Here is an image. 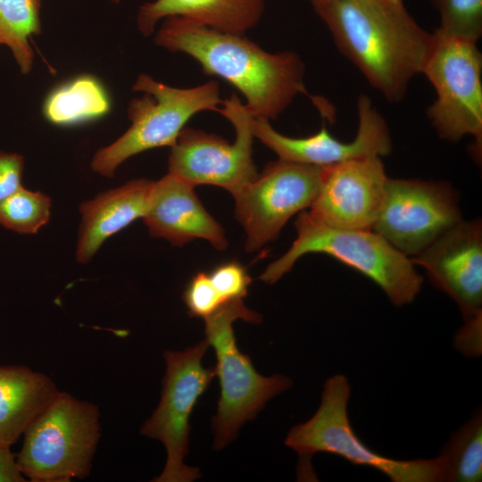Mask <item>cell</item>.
<instances>
[{
	"instance_id": "obj_1",
	"label": "cell",
	"mask_w": 482,
	"mask_h": 482,
	"mask_svg": "<svg viewBox=\"0 0 482 482\" xmlns=\"http://www.w3.org/2000/svg\"><path fill=\"white\" fill-rule=\"evenodd\" d=\"M340 53L385 98L399 102L421 74L434 42L403 2L308 0Z\"/></svg>"
},
{
	"instance_id": "obj_2",
	"label": "cell",
	"mask_w": 482,
	"mask_h": 482,
	"mask_svg": "<svg viewBox=\"0 0 482 482\" xmlns=\"http://www.w3.org/2000/svg\"><path fill=\"white\" fill-rule=\"evenodd\" d=\"M154 43L195 60L209 76L223 79L245 99L253 118L277 119L304 86L305 65L293 51L270 53L245 35L225 33L181 16H170Z\"/></svg>"
},
{
	"instance_id": "obj_3",
	"label": "cell",
	"mask_w": 482,
	"mask_h": 482,
	"mask_svg": "<svg viewBox=\"0 0 482 482\" xmlns=\"http://www.w3.org/2000/svg\"><path fill=\"white\" fill-rule=\"evenodd\" d=\"M295 226L297 237L290 248L260 276L265 283L277 282L302 256L321 253L369 278L397 307L411 303L420 293L423 278L411 258L372 229L331 227L304 211Z\"/></svg>"
},
{
	"instance_id": "obj_4",
	"label": "cell",
	"mask_w": 482,
	"mask_h": 482,
	"mask_svg": "<svg viewBox=\"0 0 482 482\" xmlns=\"http://www.w3.org/2000/svg\"><path fill=\"white\" fill-rule=\"evenodd\" d=\"M259 323L262 317L248 309L243 300L231 301L204 318L205 336L216 353L215 374L220 381V398L212 418L213 449L221 450L237 436L247 420H253L266 403L292 386L283 375H260L248 355L237 345L233 323L237 320Z\"/></svg>"
},
{
	"instance_id": "obj_5",
	"label": "cell",
	"mask_w": 482,
	"mask_h": 482,
	"mask_svg": "<svg viewBox=\"0 0 482 482\" xmlns=\"http://www.w3.org/2000/svg\"><path fill=\"white\" fill-rule=\"evenodd\" d=\"M351 387L342 374L328 378L317 411L305 422L294 426L285 444L300 459V474L308 478L307 466L317 453L342 457L354 465L368 466L387 476L393 482H444L442 459L396 460L376 453L355 434L347 406Z\"/></svg>"
},
{
	"instance_id": "obj_6",
	"label": "cell",
	"mask_w": 482,
	"mask_h": 482,
	"mask_svg": "<svg viewBox=\"0 0 482 482\" xmlns=\"http://www.w3.org/2000/svg\"><path fill=\"white\" fill-rule=\"evenodd\" d=\"M132 90L144 96L132 99L128 106L129 128L97 150L91 160V169L104 177H113L118 167L131 156L153 148L171 147L195 114L217 112L222 102L216 81L180 88L140 74Z\"/></svg>"
},
{
	"instance_id": "obj_7",
	"label": "cell",
	"mask_w": 482,
	"mask_h": 482,
	"mask_svg": "<svg viewBox=\"0 0 482 482\" xmlns=\"http://www.w3.org/2000/svg\"><path fill=\"white\" fill-rule=\"evenodd\" d=\"M98 407L59 392L23 434L16 459L32 482H69L90 474L101 436Z\"/></svg>"
},
{
	"instance_id": "obj_8",
	"label": "cell",
	"mask_w": 482,
	"mask_h": 482,
	"mask_svg": "<svg viewBox=\"0 0 482 482\" xmlns=\"http://www.w3.org/2000/svg\"><path fill=\"white\" fill-rule=\"evenodd\" d=\"M434 42L421 74L436 97L428 118L444 140L458 142L472 136L477 159L482 147V54L477 43L435 31Z\"/></svg>"
},
{
	"instance_id": "obj_9",
	"label": "cell",
	"mask_w": 482,
	"mask_h": 482,
	"mask_svg": "<svg viewBox=\"0 0 482 482\" xmlns=\"http://www.w3.org/2000/svg\"><path fill=\"white\" fill-rule=\"evenodd\" d=\"M209 347L206 339L183 351L164 352L166 372L160 403L141 427L140 433L165 446L167 460L154 482H192L201 477L197 468L184 463L188 452L189 418L200 396L216 376L202 359Z\"/></svg>"
},
{
	"instance_id": "obj_10",
	"label": "cell",
	"mask_w": 482,
	"mask_h": 482,
	"mask_svg": "<svg viewBox=\"0 0 482 482\" xmlns=\"http://www.w3.org/2000/svg\"><path fill=\"white\" fill-rule=\"evenodd\" d=\"M233 126V144L215 134L184 128L170 147L169 173L192 186L212 185L232 195L258 175L252 157L253 115L236 93L222 100L217 110Z\"/></svg>"
},
{
	"instance_id": "obj_11",
	"label": "cell",
	"mask_w": 482,
	"mask_h": 482,
	"mask_svg": "<svg viewBox=\"0 0 482 482\" xmlns=\"http://www.w3.org/2000/svg\"><path fill=\"white\" fill-rule=\"evenodd\" d=\"M322 167L278 159L233 194L235 214L253 252L275 240L295 213L310 207L320 185Z\"/></svg>"
},
{
	"instance_id": "obj_12",
	"label": "cell",
	"mask_w": 482,
	"mask_h": 482,
	"mask_svg": "<svg viewBox=\"0 0 482 482\" xmlns=\"http://www.w3.org/2000/svg\"><path fill=\"white\" fill-rule=\"evenodd\" d=\"M457 192L444 181L387 178L372 230L409 258L462 220Z\"/></svg>"
},
{
	"instance_id": "obj_13",
	"label": "cell",
	"mask_w": 482,
	"mask_h": 482,
	"mask_svg": "<svg viewBox=\"0 0 482 482\" xmlns=\"http://www.w3.org/2000/svg\"><path fill=\"white\" fill-rule=\"evenodd\" d=\"M357 112V133L350 142L337 139L324 126L307 137H290L262 117L253 119L252 132L278 159L296 163L327 167L355 158L388 155L393 146L389 129L368 96L358 97Z\"/></svg>"
},
{
	"instance_id": "obj_14",
	"label": "cell",
	"mask_w": 482,
	"mask_h": 482,
	"mask_svg": "<svg viewBox=\"0 0 482 482\" xmlns=\"http://www.w3.org/2000/svg\"><path fill=\"white\" fill-rule=\"evenodd\" d=\"M387 178L379 156L322 167L320 188L309 212L331 227L371 229L384 203Z\"/></svg>"
},
{
	"instance_id": "obj_15",
	"label": "cell",
	"mask_w": 482,
	"mask_h": 482,
	"mask_svg": "<svg viewBox=\"0 0 482 482\" xmlns=\"http://www.w3.org/2000/svg\"><path fill=\"white\" fill-rule=\"evenodd\" d=\"M432 283L458 305L464 320L482 315V224L461 220L418 255Z\"/></svg>"
},
{
	"instance_id": "obj_16",
	"label": "cell",
	"mask_w": 482,
	"mask_h": 482,
	"mask_svg": "<svg viewBox=\"0 0 482 482\" xmlns=\"http://www.w3.org/2000/svg\"><path fill=\"white\" fill-rule=\"evenodd\" d=\"M151 236L174 245L204 239L218 250L228 245L220 224L204 209L194 186L171 173L154 181L143 217Z\"/></svg>"
},
{
	"instance_id": "obj_17",
	"label": "cell",
	"mask_w": 482,
	"mask_h": 482,
	"mask_svg": "<svg viewBox=\"0 0 482 482\" xmlns=\"http://www.w3.org/2000/svg\"><path fill=\"white\" fill-rule=\"evenodd\" d=\"M154 181L132 179L98 194L79 206L81 215L75 258L89 262L101 245L147 211Z\"/></svg>"
},
{
	"instance_id": "obj_18",
	"label": "cell",
	"mask_w": 482,
	"mask_h": 482,
	"mask_svg": "<svg viewBox=\"0 0 482 482\" xmlns=\"http://www.w3.org/2000/svg\"><path fill=\"white\" fill-rule=\"evenodd\" d=\"M265 0H154L139 7L137 25L145 37L162 19L181 16L210 29L237 35L257 25Z\"/></svg>"
},
{
	"instance_id": "obj_19",
	"label": "cell",
	"mask_w": 482,
	"mask_h": 482,
	"mask_svg": "<svg viewBox=\"0 0 482 482\" xmlns=\"http://www.w3.org/2000/svg\"><path fill=\"white\" fill-rule=\"evenodd\" d=\"M59 392L44 373L24 365L0 366V443L15 444Z\"/></svg>"
},
{
	"instance_id": "obj_20",
	"label": "cell",
	"mask_w": 482,
	"mask_h": 482,
	"mask_svg": "<svg viewBox=\"0 0 482 482\" xmlns=\"http://www.w3.org/2000/svg\"><path fill=\"white\" fill-rule=\"evenodd\" d=\"M104 84L95 76H77L54 87L46 97L42 111L51 123L79 124L101 118L111 110Z\"/></svg>"
},
{
	"instance_id": "obj_21",
	"label": "cell",
	"mask_w": 482,
	"mask_h": 482,
	"mask_svg": "<svg viewBox=\"0 0 482 482\" xmlns=\"http://www.w3.org/2000/svg\"><path fill=\"white\" fill-rule=\"evenodd\" d=\"M42 0H0V46H7L22 74L34 62L30 39L41 33Z\"/></svg>"
},
{
	"instance_id": "obj_22",
	"label": "cell",
	"mask_w": 482,
	"mask_h": 482,
	"mask_svg": "<svg viewBox=\"0 0 482 482\" xmlns=\"http://www.w3.org/2000/svg\"><path fill=\"white\" fill-rule=\"evenodd\" d=\"M439 457L444 482L482 480V414L480 409L450 437Z\"/></svg>"
},
{
	"instance_id": "obj_23",
	"label": "cell",
	"mask_w": 482,
	"mask_h": 482,
	"mask_svg": "<svg viewBox=\"0 0 482 482\" xmlns=\"http://www.w3.org/2000/svg\"><path fill=\"white\" fill-rule=\"evenodd\" d=\"M51 198L23 186L0 204V225L19 234H36L50 219Z\"/></svg>"
},
{
	"instance_id": "obj_24",
	"label": "cell",
	"mask_w": 482,
	"mask_h": 482,
	"mask_svg": "<svg viewBox=\"0 0 482 482\" xmlns=\"http://www.w3.org/2000/svg\"><path fill=\"white\" fill-rule=\"evenodd\" d=\"M440 22L436 31L477 43L482 35V0H430Z\"/></svg>"
},
{
	"instance_id": "obj_25",
	"label": "cell",
	"mask_w": 482,
	"mask_h": 482,
	"mask_svg": "<svg viewBox=\"0 0 482 482\" xmlns=\"http://www.w3.org/2000/svg\"><path fill=\"white\" fill-rule=\"evenodd\" d=\"M183 300L190 316L203 319L226 303L212 286L208 272L204 271L191 278L184 290Z\"/></svg>"
},
{
	"instance_id": "obj_26",
	"label": "cell",
	"mask_w": 482,
	"mask_h": 482,
	"mask_svg": "<svg viewBox=\"0 0 482 482\" xmlns=\"http://www.w3.org/2000/svg\"><path fill=\"white\" fill-rule=\"evenodd\" d=\"M210 279L224 303L243 300L247 295L252 278L238 262L221 263L208 272Z\"/></svg>"
},
{
	"instance_id": "obj_27",
	"label": "cell",
	"mask_w": 482,
	"mask_h": 482,
	"mask_svg": "<svg viewBox=\"0 0 482 482\" xmlns=\"http://www.w3.org/2000/svg\"><path fill=\"white\" fill-rule=\"evenodd\" d=\"M23 169L21 154L0 151V204L22 187Z\"/></svg>"
},
{
	"instance_id": "obj_28",
	"label": "cell",
	"mask_w": 482,
	"mask_h": 482,
	"mask_svg": "<svg viewBox=\"0 0 482 482\" xmlns=\"http://www.w3.org/2000/svg\"><path fill=\"white\" fill-rule=\"evenodd\" d=\"M482 315L464 320L463 326L454 337L456 348L466 356L481 353Z\"/></svg>"
},
{
	"instance_id": "obj_29",
	"label": "cell",
	"mask_w": 482,
	"mask_h": 482,
	"mask_svg": "<svg viewBox=\"0 0 482 482\" xmlns=\"http://www.w3.org/2000/svg\"><path fill=\"white\" fill-rule=\"evenodd\" d=\"M10 445L0 443V482H24L26 478L21 473Z\"/></svg>"
},
{
	"instance_id": "obj_30",
	"label": "cell",
	"mask_w": 482,
	"mask_h": 482,
	"mask_svg": "<svg viewBox=\"0 0 482 482\" xmlns=\"http://www.w3.org/2000/svg\"><path fill=\"white\" fill-rule=\"evenodd\" d=\"M110 1L114 3V4H119L120 0H110Z\"/></svg>"
},
{
	"instance_id": "obj_31",
	"label": "cell",
	"mask_w": 482,
	"mask_h": 482,
	"mask_svg": "<svg viewBox=\"0 0 482 482\" xmlns=\"http://www.w3.org/2000/svg\"><path fill=\"white\" fill-rule=\"evenodd\" d=\"M395 1L403 2V0H395Z\"/></svg>"
}]
</instances>
